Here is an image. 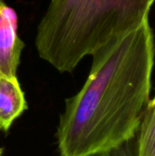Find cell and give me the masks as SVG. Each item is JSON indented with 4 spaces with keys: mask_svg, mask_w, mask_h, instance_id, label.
Returning <instances> with one entry per match:
<instances>
[{
    "mask_svg": "<svg viewBox=\"0 0 155 156\" xmlns=\"http://www.w3.org/2000/svg\"><path fill=\"white\" fill-rule=\"evenodd\" d=\"M91 57L83 87L65 101L59 116V156H99L132 140L151 100L155 43L149 17Z\"/></svg>",
    "mask_w": 155,
    "mask_h": 156,
    "instance_id": "6da1fadb",
    "label": "cell"
},
{
    "mask_svg": "<svg viewBox=\"0 0 155 156\" xmlns=\"http://www.w3.org/2000/svg\"><path fill=\"white\" fill-rule=\"evenodd\" d=\"M155 0H50L37 27L40 58L71 73L87 56L149 17Z\"/></svg>",
    "mask_w": 155,
    "mask_h": 156,
    "instance_id": "7a4b0ae2",
    "label": "cell"
},
{
    "mask_svg": "<svg viewBox=\"0 0 155 156\" xmlns=\"http://www.w3.org/2000/svg\"><path fill=\"white\" fill-rule=\"evenodd\" d=\"M24 47L17 34L16 11L0 0V76L17 78Z\"/></svg>",
    "mask_w": 155,
    "mask_h": 156,
    "instance_id": "3957f363",
    "label": "cell"
},
{
    "mask_svg": "<svg viewBox=\"0 0 155 156\" xmlns=\"http://www.w3.org/2000/svg\"><path fill=\"white\" fill-rule=\"evenodd\" d=\"M26 109L25 93L17 78L0 76V131L7 133Z\"/></svg>",
    "mask_w": 155,
    "mask_h": 156,
    "instance_id": "277c9868",
    "label": "cell"
},
{
    "mask_svg": "<svg viewBox=\"0 0 155 156\" xmlns=\"http://www.w3.org/2000/svg\"><path fill=\"white\" fill-rule=\"evenodd\" d=\"M135 156H155V96L145 107L135 136Z\"/></svg>",
    "mask_w": 155,
    "mask_h": 156,
    "instance_id": "5b68a950",
    "label": "cell"
},
{
    "mask_svg": "<svg viewBox=\"0 0 155 156\" xmlns=\"http://www.w3.org/2000/svg\"><path fill=\"white\" fill-rule=\"evenodd\" d=\"M99 156H135V137L121 146Z\"/></svg>",
    "mask_w": 155,
    "mask_h": 156,
    "instance_id": "8992f818",
    "label": "cell"
},
{
    "mask_svg": "<svg viewBox=\"0 0 155 156\" xmlns=\"http://www.w3.org/2000/svg\"><path fill=\"white\" fill-rule=\"evenodd\" d=\"M3 154H4L3 148H0V156H3Z\"/></svg>",
    "mask_w": 155,
    "mask_h": 156,
    "instance_id": "52a82bcc",
    "label": "cell"
}]
</instances>
